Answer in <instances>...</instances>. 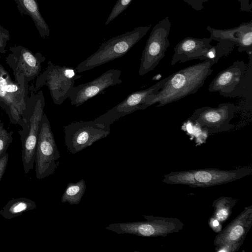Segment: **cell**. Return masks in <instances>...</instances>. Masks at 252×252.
Returning a JSON list of instances; mask_svg holds the SVG:
<instances>
[{
  "label": "cell",
  "instance_id": "9c48e42d",
  "mask_svg": "<svg viewBox=\"0 0 252 252\" xmlns=\"http://www.w3.org/2000/svg\"><path fill=\"white\" fill-rule=\"evenodd\" d=\"M171 27L167 16L153 28L142 53L138 71L140 76L154 70L165 56L170 46L168 36Z\"/></svg>",
  "mask_w": 252,
  "mask_h": 252
},
{
  "label": "cell",
  "instance_id": "f1b7e54d",
  "mask_svg": "<svg viewBox=\"0 0 252 252\" xmlns=\"http://www.w3.org/2000/svg\"></svg>",
  "mask_w": 252,
  "mask_h": 252
},
{
  "label": "cell",
  "instance_id": "9a60e30c",
  "mask_svg": "<svg viewBox=\"0 0 252 252\" xmlns=\"http://www.w3.org/2000/svg\"><path fill=\"white\" fill-rule=\"evenodd\" d=\"M121 74L119 69H111L91 81L74 86L68 96L71 104L78 107L108 87L121 84Z\"/></svg>",
  "mask_w": 252,
  "mask_h": 252
},
{
  "label": "cell",
  "instance_id": "2e32d148",
  "mask_svg": "<svg viewBox=\"0 0 252 252\" xmlns=\"http://www.w3.org/2000/svg\"><path fill=\"white\" fill-rule=\"evenodd\" d=\"M206 29L212 40L232 41L239 52H246L249 57H252V20L232 28L217 29L208 26Z\"/></svg>",
  "mask_w": 252,
  "mask_h": 252
},
{
  "label": "cell",
  "instance_id": "6da1fadb",
  "mask_svg": "<svg viewBox=\"0 0 252 252\" xmlns=\"http://www.w3.org/2000/svg\"><path fill=\"white\" fill-rule=\"evenodd\" d=\"M213 65L204 61L171 74L162 89L146 97L144 103L149 106L158 103L157 107H161L195 94L211 74Z\"/></svg>",
  "mask_w": 252,
  "mask_h": 252
},
{
  "label": "cell",
  "instance_id": "30bf717a",
  "mask_svg": "<svg viewBox=\"0 0 252 252\" xmlns=\"http://www.w3.org/2000/svg\"><path fill=\"white\" fill-rule=\"evenodd\" d=\"M110 132V126L94 120L72 122L64 127L65 144L68 151L75 154L106 137Z\"/></svg>",
  "mask_w": 252,
  "mask_h": 252
},
{
  "label": "cell",
  "instance_id": "ffe728a7",
  "mask_svg": "<svg viewBox=\"0 0 252 252\" xmlns=\"http://www.w3.org/2000/svg\"><path fill=\"white\" fill-rule=\"evenodd\" d=\"M35 202L28 198L19 197L8 201L0 210V215L4 219L10 220L21 216L28 211L36 209Z\"/></svg>",
  "mask_w": 252,
  "mask_h": 252
},
{
  "label": "cell",
  "instance_id": "5b68a950",
  "mask_svg": "<svg viewBox=\"0 0 252 252\" xmlns=\"http://www.w3.org/2000/svg\"><path fill=\"white\" fill-rule=\"evenodd\" d=\"M28 90L13 81L9 73L0 64V107L6 112L9 121L24 125Z\"/></svg>",
  "mask_w": 252,
  "mask_h": 252
},
{
  "label": "cell",
  "instance_id": "d6986e66",
  "mask_svg": "<svg viewBox=\"0 0 252 252\" xmlns=\"http://www.w3.org/2000/svg\"><path fill=\"white\" fill-rule=\"evenodd\" d=\"M17 8L22 15L30 16L33 20L41 37L47 38L50 35L49 26L42 16L36 0H14Z\"/></svg>",
  "mask_w": 252,
  "mask_h": 252
},
{
  "label": "cell",
  "instance_id": "ac0fdd59",
  "mask_svg": "<svg viewBox=\"0 0 252 252\" xmlns=\"http://www.w3.org/2000/svg\"><path fill=\"white\" fill-rule=\"evenodd\" d=\"M252 209L242 213L236 220L220 233L216 239V244L220 248L235 249L243 240L250 227Z\"/></svg>",
  "mask_w": 252,
  "mask_h": 252
},
{
  "label": "cell",
  "instance_id": "484cf974",
  "mask_svg": "<svg viewBox=\"0 0 252 252\" xmlns=\"http://www.w3.org/2000/svg\"><path fill=\"white\" fill-rule=\"evenodd\" d=\"M196 11H201L204 8L203 3L209 0H183Z\"/></svg>",
  "mask_w": 252,
  "mask_h": 252
},
{
  "label": "cell",
  "instance_id": "4316f807",
  "mask_svg": "<svg viewBox=\"0 0 252 252\" xmlns=\"http://www.w3.org/2000/svg\"><path fill=\"white\" fill-rule=\"evenodd\" d=\"M9 155L8 153H6L0 159V181L3 176L8 161Z\"/></svg>",
  "mask_w": 252,
  "mask_h": 252
},
{
  "label": "cell",
  "instance_id": "ba28073f",
  "mask_svg": "<svg viewBox=\"0 0 252 252\" xmlns=\"http://www.w3.org/2000/svg\"><path fill=\"white\" fill-rule=\"evenodd\" d=\"M244 169L224 171L219 169H200L169 173L163 182L191 187H207L220 185L241 178L248 174Z\"/></svg>",
  "mask_w": 252,
  "mask_h": 252
},
{
  "label": "cell",
  "instance_id": "277c9868",
  "mask_svg": "<svg viewBox=\"0 0 252 252\" xmlns=\"http://www.w3.org/2000/svg\"><path fill=\"white\" fill-rule=\"evenodd\" d=\"M248 65L243 61H236L227 68L220 71L208 87L210 92H218L224 96L248 98L252 91V58Z\"/></svg>",
  "mask_w": 252,
  "mask_h": 252
},
{
  "label": "cell",
  "instance_id": "d4e9b609",
  "mask_svg": "<svg viewBox=\"0 0 252 252\" xmlns=\"http://www.w3.org/2000/svg\"><path fill=\"white\" fill-rule=\"evenodd\" d=\"M10 39L9 32L0 25V53L6 52L5 47Z\"/></svg>",
  "mask_w": 252,
  "mask_h": 252
},
{
  "label": "cell",
  "instance_id": "603a6c76",
  "mask_svg": "<svg viewBox=\"0 0 252 252\" xmlns=\"http://www.w3.org/2000/svg\"><path fill=\"white\" fill-rule=\"evenodd\" d=\"M13 131H8L4 124L0 121V159L6 153V151L13 140Z\"/></svg>",
  "mask_w": 252,
  "mask_h": 252
},
{
  "label": "cell",
  "instance_id": "8fae6325",
  "mask_svg": "<svg viewBox=\"0 0 252 252\" xmlns=\"http://www.w3.org/2000/svg\"><path fill=\"white\" fill-rule=\"evenodd\" d=\"M237 108L231 103H221L217 107L204 106L196 109L188 120L209 134L225 132L233 127L230 122Z\"/></svg>",
  "mask_w": 252,
  "mask_h": 252
},
{
  "label": "cell",
  "instance_id": "83f0119b",
  "mask_svg": "<svg viewBox=\"0 0 252 252\" xmlns=\"http://www.w3.org/2000/svg\"><path fill=\"white\" fill-rule=\"evenodd\" d=\"M240 3V10L243 12H252V4L249 0H237Z\"/></svg>",
  "mask_w": 252,
  "mask_h": 252
},
{
  "label": "cell",
  "instance_id": "44dd1931",
  "mask_svg": "<svg viewBox=\"0 0 252 252\" xmlns=\"http://www.w3.org/2000/svg\"><path fill=\"white\" fill-rule=\"evenodd\" d=\"M86 189L85 181L81 179L76 183H68L61 197L62 203L78 205L81 201Z\"/></svg>",
  "mask_w": 252,
  "mask_h": 252
},
{
  "label": "cell",
  "instance_id": "cb8c5ba5",
  "mask_svg": "<svg viewBox=\"0 0 252 252\" xmlns=\"http://www.w3.org/2000/svg\"><path fill=\"white\" fill-rule=\"evenodd\" d=\"M132 0H117L105 22V25H107L124 11L128 7Z\"/></svg>",
  "mask_w": 252,
  "mask_h": 252
},
{
  "label": "cell",
  "instance_id": "e0dca14e",
  "mask_svg": "<svg viewBox=\"0 0 252 252\" xmlns=\"http://www.w3.org/2000/svg\"><path fill=\"white\" fill-rule=\"evenodd\" d=\"M212 39L211 38L187 37L181 40L174 48V54L171 64L173 65L179 62L185 63L192 60L202 61Z\"/></svg>",
  "mask_w": 252,
  "mask_h": 252
},
{
  "label": "cell",
  "instance_id": "7402d4cb",
  "mask_svg": "<svg viewBox=\"0 0 252 252\" xmlns=\"http://www.w3.org/2000/svg\"><path fill=\"white\" fill-rule=\"evenodd\" d=\"M235 46V43L230 41H219L216 45H211L209 48L202 61L210 62L214 64L218 62L220 58L229 54Z\"/></svg>",
  "mask_w": 252,
  "mask_h": 252
},
{
  "label": "cell",
  "instance_id": "3957f363",
  "mask_svg": "<svg viewBox=\"0 0 252 252\" xmlns=\"http://www.w3.org/2000/svg\"><path fill=\"white\" fill-rule=\"evenodd\" d=\"M151 26L136 27L103 42L95 52L77 66V72L81 73L93 69L124 56L146 35Z\"/></svg>",
  "mask_w": 252,
  "mask_h": 252
},
{
  "label": "cell",
  "instance_id": "4fadbf2b",
  "mask_svg": "<svg viewBox=\"0 0 252 252\" xmlns=\"http://www.w3.org/2000/svg\"><path fill=\"white\" fill-rule=\"evenodd\" d=\"M147 221L110 224L105 228L117 234H130L139 236L153 237L166 235L182 229V223L178 220L144 216Z\"/></svg>",
  "mask_w": 252,
  "mask_h": 252
},
{
  "label": "cell",
  "instance_id": "7c38bea8",
  "mask_svg": "<svg viewBox=\"0 0 252 252\" xmlns=\"http://www.w3.org/2000/svg\"><path fill=\"white\" fill-rule=\"evenodd\" d=\"M9 50L11 53L6 60L13 70L15 82L28 89V83L39 74L45 58L20 45L11 47Z\"/></svg>",
  "mask_w": 252,
  "mask_h": 252
},
{
  "label": "cell",
  "instance_id": "5bb4252c",
  "mask_svg": "<svg viewBox=\"0 0 252 252\" xmlns=\"http://www.w3.org/2000/svg\"><path fill=\"white\" fill-rule=\"evenodd\" d=\"M168 77L148 88L131 93L121 102L93 120L107 126H110L111 124L120 118L134 111L147 108L149 106L144 103L146 97L162 89Z\"/></svg>",
  "mask_w": 252,
  "mask_h": 252
},
{
  "label": "cell",
  "instance_id": "8992f818",
  "mask_svg": "<svg viewBox=\"0 0 252 252\" xmlns=\"http://www.w3.org/2000/svg\"><path fill=\"white\" fill-rule=\"evenodd\" d=\"M76 68L60 66L49 62L45 70L37 78L36 89L48 87L54 104L61 105L68 98L76 80L81 78Z\"/></svg>",
  "mask_w": 252,
  "mask_h": 252
},
{
  "label": "cell",
  "instance_id": "7a4b0ae2",
  "mask_svg": "<svg viewBox=\"0 0 252 252\" xmlns=\"http://www.w3.org/2000/svg\"><path fill=\"white\" fill-rule=\"evenodd\" d=\"M44 106L45 99L42 91L35 94L32 93L28 97L24 118V125L19 131L22 143L23 167L26 174L33 169Z\"/></svg>",
  "mask_w": 252,
  "mask_h": 252
},
{
  "label": "cell",
  "instance_id": "52a82bcc",
  "mask_svg": "<svg viewBox=\"0 0 252 252\" xmlns=\"http://www.w3.org/2000/svg\"><path fill=\"white\" fill-rule=\"evenodd\" d=\"M58 149L49 121L44 113L40 124L35 154V176L44 179L53 174L60 162Z\"/></svg>",
  "mask_w": 252,
  "mask_h": 252
}]
</instances>
